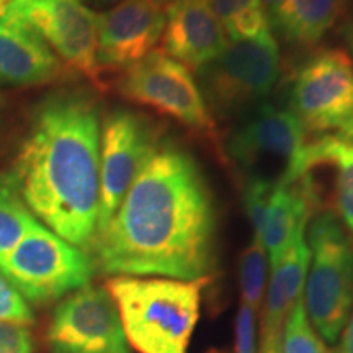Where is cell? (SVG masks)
I'll list each match as a JSON object with an SVG mask.
<instances>
[{
    "label": "cell",
    "mask_w": 353,
    "mask_h": 353,
    "mask_svg": "<svg viewBox=\"0 0 353 353\" xmlns=\"http://www.w3.org/2000/svg\"><path fill=\"white\" fill-rule=\"evenodd\" d=\"M90 250L94 267L107 275L211 278L218 214L193 154L161 139Z\"/></svg>",
    "instance_id": "1"
},
{
    "label": "cell",
    "mask_w": 353,
    "mask_h": 353,
    "mask_svg": "<svg viewBox=\"0 0 353 353\" xmlns=\"http://www.w3.org/2000/svg\"><path fill=\"white\" fill-rule=\"evenodd\" d=\"M317 205L319 193L311 172L296 182L273 188L260 236L270 267L283 257L299 234L306 232L307 221L316 213Z\"/></svg>",
    "instance_id": "15"
},
{
    "label": "cell",
    "mask_w": 353,
    "mask_h": 353,
    "mask_svg": "<svg viewBox=\"0 0 353 353\" xmlns=\"http://www.w3.org/2000/svg\"><path fill=\"white\" fill-rule=\"evenodd\" d=\"M345 38H347L348 48H350V52H352V56H353V25H350V26H348V28H347Z\"/></svg>",
    "instance_id": "31"
},
{
    "label": "cell",
    "mask_w": 353,
    "mask_h": 353,
    "mask_svg": "<svg viewBox=\"0 0 353 353\" xmlns=\"http://www.w3.org/2000/svg\"><path fill=\"white\" fill-rule=\"evenodd\" d=\"M211 278L113 276L107 290L117 303L128 342L139 353H188L200 319L201 291Z\"/></svg>",
    "instance_id": "3"
},
{
    "label": "cell",
    "mask_w": 353,
    "mask_h": 353,
    "mask_svg": "<svg viewBox=\"0 0 353 353\" xmlns=\"http://www.w3.org/2000/svg\"><path fill=\"white\" fill-rule=\"evenodd\" d=\"M311 262V250L304 232L294 239L286 254L272 267L262 321L260 348L281 347V334L290 311L303 298Z\"/></svg>",
    "instance_id": "17"
},
{
    "label": "cell",
    "mask_w": 353,
    "mask_h": 353,
    "mask_svg": "<svg viewBox=\"0 0 353 353\" xmlns=\"http://www.w3.org/2000/svg\"><path fill=\"white\" fill-rule=\"evenodd\" d=\"M281 353H329L309 321L303 298L294 304L285 321Z\"/></svg>",
    "instance_id": "23"
},
{
    "label": "cell",
    "mask_w": 353,
    "mask_h": 353,
    "mask_svg": "<svg viewBox=\"0 0 353 353\" xmlns=\"http://www.w3.org/2000/svg\"><path fill=\"white\" fill-rule=\"evenodd\" d=\"M85 250L37 223L0 262V272L25 301L46 304L83 288L94 275Z\"/></svg>",
    "instance_id": "7"
},
{
    "label": "cell",
    "mask_w": 353,
    "mask_h": 353,
    "mask_svg": "<svg viewBox=\"0 0 353 353\" xmlns=\"http://www.w3.org/2000/svg\"><path fill=\"white\" fill-rule=\"evenodd\" d=\"M260 353H281V347H270V348H260Z\"/></svg>",
    "instance_id": "32"
},
{
    "label": "cell",
    "mask_w": 353,
    "mask_h": 353,
    "mask_svg": "<svg viewBox=\"0 0 353 353\" xmlns=\"http://www.w3.org/2000/svg\"><path fill=\"white\" fill-rule=\"evenodd\" d=\"M51 353H132L107 288L87 285L57 304L46 330Z\"/></svg>",
    "instance_id": "12"
},
{
    "label": "cell",
    "mask_w": 353,
    "mask_h": 353,
    "mask_svg": "<svg viewBox=\"0 0 353 353\" xmlns=\"http://www.w3.org/2000/svg\"><path fill=\"white\" fill-rule=\"evenodd\" d=\"M161 128L131 110H113L100 130V201L97 234L117 213L141 167L161 143Z\"/></svg>",
    "instance_id": "11"
},
{
    "label": "cell",
    "mask_w": 353,
    "mask_h": 353,
    "mask_svg": "<svg viewBox=\"0 0 353 353\" xmlns=\"http://www.w3.org/2000/svg\"><path fill=\"white\" fill-rule=\"evenodd\" d=\"M267 252L257 237H252L239 260V288L242 304L257 314L262 306L265 280H267Z\"/></svg>",
    "instance_id": "22"
},
{
    "label": "cell",
    "mask_w": 353,
    "mask_h": 353,
    "mask_svg": "<svg viewBox=\"0 0 353 353\" xmlns=\"http://www.w3.org/2000/svg\"><path fill=\"white\" fill-rule=\"evenodd\" d=\"M280 77V48L272 32L229 41L221 54L198 70L200 90L211 117L239 120L262 105Z\"/></svg>",
    "instance_id": "6"
},
{
    "label": "cell",
    "mask_w": 353,
    "mask_h": 353,
    "mask_svg": "<svg viewBox=\"0 0 353 353\" xmlns=\"http://www.w3.org/2000/svg\"><path fill=\"white\" fill-rule=\"evenodd\" d=\"M0 321L13 324H33L34 317L25 298L13 288L6 275L0 272Z\"/></svg>",
    "instance_id": "25"
},
{
    "label": "cell",
    "mask_w": 353,
    "mask_h": 353,
    "mask_svg": "<svg viewBox=\"0 0 353 353\" xmlns=\"http://www.w3.org/2000/svg\"><path fill=\"white\" fill-rule=\"evenodd\" d=\"M165 23V13L144 0H121L112 10L100 13L97 59L101 74L125 72L151 54Z\"/></svg>",
    "instance_id": "13"
},
{
    "label": "cell",
    "mask_w": 353,
    "mask_h": 353,
    "mask_svg": "<svg viewBox=\"0 0 353 353\" xmlns=\"http://www.w3.org/2000/svg\"><path fill=\"white\" fill-rule=\"evenodd\" d=\"M0 353H33L32 332L21 324L0 321Z\"/></svg>",
    "instance_id": "26"
},
{
    "label": "cell",
    "mask_w": 353,
    "mask_h": 353,
    "mask_svg": "<svg viewBox=\"0 0 353 353\" xmlns=\"http://www.w3.org/2000/svg\"><path fill=\"white\" fill-rule=\"evenodd\" d=\"M162 52L187 69L200 70L229 44L210 0H182L167 13Z\"/></svg>",
    "instance_id": "14"
},
{
    "label": "cell",
    "mask_w": 353,
    "mask_h": 353,
    "mask_svg": "<svg viewBox=\"0 0 353 353\" xmlns=\"http://www.w3.org/2000/svg\"><path fill=\"white\" fill-rule=\"evenodd\" d=\"M3 19L32 28L68 68L97 88H105L97 59L99 13L79 0H17L7 7Z\"/></svg>",
    "instance_id": "10"
},
{
    "label": "cell",
    "mask_w": 353,
    "mask_h": 353,
    "mask_svg": "<svg viewBox=\"0 0 353 353\" xmlns=\"http://www.w3.org/2000/svg\"><path fill=\"white\" fill-rule=\"evenodd\" d=\"M38 219L26 208L8 176L0 179V262L20 244Z\"/></svg>",
    "instance_id": "21"
},
{
    "label": "cell",
    "mask_w": 353,
    "mask_h": 353,
    "mask_svg": "<svg viewBox=\"0 0 353 353\" xmlns=\"http://www.w3.org/2000/svg\"><path fill=\"white\" fill-rule=\"evenodd\" d=\"M307 245L311 262L304 307L322 341L334 345L353 311V244L332 211H316Z\"/></svg>",
    "instance_id": "5"
},
{
    "label": "cell",
    "mask_w": 353,
    "mask_h": 353,
    "mask_svg": "<svg viewBox=\"0 0 353 353\" xmlns=\"http://www.w3.org/2000/svg\"><path fill=\"white\" fill-rule=\"evenodd\" d=\"M348 0H285L273 30L296 46H314L343 17Z\"/></svg>",
    "instance_id": "18"
},
{
    "label": "cell",
    "mask_w": 353,
    "mask_h": 353,
    "mask_svg": "<svg viewBox=\"0 0 353 353\" xmlns=\"http://www.w3.org/2000/svg\"><path fill=\"white\" fill-rule=\"evenodd\" d=\"M7 176L44 226L90 250L100 201L97 101L85 92H61L43 101Z\"/></svg>",
    "instance_id": "2"
},
{
    "label": "cell",
    "mask_w": 353,
    "mask_h": 353,
    "mask_svg": "<svg viewBox=\"0 0 353 353\" xmlns=\"http://www.w3.org/2000/svg\"><path fill=\"white\" fill-rule=\"evenodd\" d=\"M306 131L288 108L263 101L234 126L226 141V161L242 182L293 183L306 175Z\"/></svg>",
    "instance_id": "4"
},
{
    "label": "cell",
    "mask_w": 353,
    "mask_h": 353,
    "mask_svg": "<svg viewBox=\"0 0 353 353\" xmlns=\"http://www.w3.org/2000/svg\"><path fill=\"white\" fill-rule=\"evenodd\" d=\"M255 312L241 303L236 316V353H257V337H255Z\"/></svg>",
    "instance_id": "27"
},
{
    "label": "cell",
    "mask_w": 353,
    "mask_h": 353,
    "mask_svg": "<svg viewBox=\"0 0 353 353\" xmlns=\"http://www.w3.org/2000/svg\"><path fill=\"white\" fill-rule=\"evenodd\" d=\"M307 169L330 164L335 167V203L339 214L353 234V141L329 134L307 143Z\"/></svg>",
    "instance_id": "19"
},
{
    "label": "cell",
    "mask_w": 353,
    "mask_h": 353,
    "mask_svg": "<svg viewBox=\"0 0 353 353\" xmlns=\"http://www.w3.org/2000/svg\"><path fill=\"white\" fill-rule=\"evenodd\" d=\"M95 2H99L100 6H117L121 0H95Z\"/></svg>",
    "instance_id": "33"
},
{
    "label": "cell",
    "mask_w": 353,
    "mask_h": 353,
    "mask_svg": "<svg viewBox=\"0 0 353 353\" xmlns=\"http://www.w3.org/2000/svg\"><path fill=\"white\" fill-rule=\"evenodd\" d=\"M283 3H285V0H263L265 10H267V15H268V20H270L272 28H273V25H275L278 15H280V10H281V7H283Z\"/></svg>",
    "instance_id": "29"
},
{
    "label": "cell",
    "mask_w": 353,
    "mask_h": 353,
    "mask_svg": "<svg viewBox=\"0 0 353 353\" xmlns=\"http://www.w3.org/2000/svg\"><path fill=\"white\" fill-rule=\"evenodd\" d=\"M342 337L341 342H339V347L337 350H335V353H353V311L350 317H348L345 327H343L342 330Z\"/></svg>",
    "instance_id": "28"
},
{
    "label": "cell",
    "mask_w": 353,
    "mask_h": 353,
    "mask_svg": "<svg viewBox=\"0 0 353 353\" xmlns=\"http://www.w3.org/2000/svg\"><path fill=\"white\" fill-rule=\"evenodd\" d=\"M118 92L126 100L170 117L208 139L221 154V141L200 87L192 72L162 51H152L121 74Z\"/></svg>",
    "instance_id": "8"
},
{
    "label": "cell",
    "mask_w": 353,
    "mask_h": 353,
    "mask_svg": "<svg viewBox=\"0 0 353 353\" xmlns=\"http://www.w3.org/2000/svg\"><path fill=\"white\" fill-rule=\"evenodd\" d=\"M65 68L28 26L0 20V81L12 85H43L63 79Z\"/></svg>",
    "instance_id": "16"
},
{
    "label": "cell",
    "mask_w": 353,
    "mask_h": 353,
    "mask_svg": "<svg viewBox=\"0 0 353 353\" xmlns=\"http://www.w3.org/2000/svg\"><path fill=\"white\" fill-rule=\"evenodd\" d=\"M288 110L309 134L353 136V63L342 50L307 59L290 85Z\"/></svg>",
    "instance_id": "9"
},
{
    "label": "cell",
    "mask_w": 353,
    "mask_h": 353,
    "mask_svg": "<svg viewBox=\"0 0 353 353\" xmlns=\"http://www.w3.org/2000/svg\"><path fill=\"white\" fill-rule=\"evenodd\" d=\"M275 187L276 185L259 182V180L244 182V192H242L244 208H245L247 216H249L250 224H252L254 237H257L259 241H260V236H262L265 214H267V208H268V200H270V195Z\"/></svg>",
    "instance_id": "24"
},
{
    "label": "cell",
    "mask_w": 353,
    "mask_h": 353,
    "mask_svg": "<svg viewBox=\"0 0 353 353\" xmlns=\"http://www.w3.org/2000/svg\"><path fill=\"white\" fill-rule=\"evenodd\" d=\"M0 2H2L3 6H7V7H8V6H10L12 2H17V0H0Z\"/></svg>",
    "instance_id": "34"
},
{
    "label": "cell",
    "mask_w": 353,
    "mask_h": 353,
    "mask_svg": "<svg viewBox=\"0 0 353 353\" xmlns=\"http://www.w3.org/2000/svg\"><path fill=\"white\" fill-rule=\"evenodd\" d=\"M229 41L250 39L272 32L263 0H210Z\"/></svg>",
    "instance_id": "20"
},
{
    "label": "cell",
    "mask_w": 353,
    "mask_h": 353,
    "mask_svg": "<svg viewBox=\"0 0 353 353\" xmlns=\"http://www.w3.org/2000/svg\"><path fill=\"white\" fill-rule=\"evenodd\" d=\"M144 2H148L149 6H152L154 8H157L159 12L165 13L167 15V13H169L176 3L182 2V0H144Z\"/></svg>",
    "instance_id": "30"
}]
</instances>
